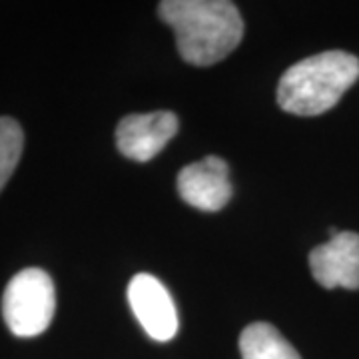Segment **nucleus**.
Here are the masks:
<instances>
[{"label": "nucleus", "mask_w": 359, "mask_h": 359, "mask_svg": "<svg viewBox=\"0 0 359 359\" xmlns=\"http://www.w3.org/2000/svg\"><path fill=\"white\" fill-rule=\"evenodd\" d=\"M230 170L219 156H205L204 160L182 168L178 174V194L186 204L202 212H218L230 202Z\"/></svg>", "instance_id": "obj_7"}, {"label": "nucleus", "mask_w": 359, "mask_h": 359, "mask_svg": "<svg viewBox=\"0 0 359 359\" xmlns=\"http://www.w3.org/2000/svg\"><path fill=\"white\" fill-rule=\"evenodd\" d=\"M242 359H302L294 346L271 323H250L240 335Z\"/></svg>", "instance_id": "obj_8"}, {"label": "nucleus", "mask_w": 359, "mask_h": 359, "mask_svg": "<svg viewBox=\"0 0 359 359\" xmlns=\"http://www.w3.org/2000/svg\"><path fill=\"white\" fill-rule=\"evenodd\" d=\"M56 309L52 278L40 268H26L8 282L2 295V316L18 337H34L46 332Z\"/></svg>", "instance_id": "obj_3"}, {"label": "nucleus", "mask_w": 359, "mask_h": 359, "mask_svg": "<svg viewBox=\"0 0 359 359\" xmlns=\"http://www.w3.org/2000/svg\"><path fill=\"white\" fill-rule=\"evenodd\" d=\"M128 304L144 332L156 341L178 334V311L166 285L150 273H138L128 285Z\"/></svg>", "instance_id": "obj_5"}, {"label": "nucleus", "mask_w": 359, "mask_h": 359, "mask_svg": "<svg viewBox=\"0 0 359 359\" xmlns=\"http://www.w3.org/2000/svg\"><path fill=\"white\" fill-rule=\"evenodd\" d=\"M309 269L325 290H359V233L330 228V242L309 254Z\"/></svg>", "instance_id": "obj_4"}, {"label": "nucleus", "mask_w": 359, "mask_h": 359, "mask_svg": "<svg viewBox=\"0 0 359 359\" xmlns=\"http://www.w3.org/2000/svg\"><path fill=\"white\" fill-rule=\"evenodd\" d=\"M158 14L176 34L180 56L194 66H210L238 48L244 20L228 0H164Z\"/></svg>", "instance_id": "obj_1"}, {"label": "nucleus", "mask_w": 359, "mask_h": 359, "mask_svg": "<svg viewBox=\"0 0 359 359\" xmlns=\"http://www.w3.org/2000/svg\"><path fill=\"white\" fill-rule=\"evenodd\" d=\"M358 78V56L341 50L313 54L283 72L278 104L290 114L320 116L332 110Z\"/></svg>", "instance_id": "obj_2"}, {"label": "nucleus", "mask_w": 359, "mask_h": 359, "mask_svg": "<svg viewBox=\"0 0 359 359\" xmlns=\"http://www.w3.org/2000/svg\"><path fill=\"white\" fill-rule=\"evenodd\" d=\"M178 126V116L170 110L124 116L116 128L118 150L130 160L148 162L176 136Z\"/></svg>", "instance_id": "obj_6"}, {"label": "nucleus", "mask_w": 359, "mask_h": 359, "mask_svg": "<svg viewBox=\"0 0 359 359\" xmlns=\"http://www.w3.org/2000/svg\"><path fill=\"white\" fill-rule=\"evenodd\" d=\"M22 148H25V134L20 124L14 118L2 116L0 118V192L18 166Z\"/></svg>", "instance_id": "obj_9"}]
</instances>
